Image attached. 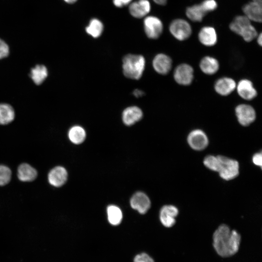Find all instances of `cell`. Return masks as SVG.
I'll return each mask as SVG.
<instances>
[{"mask_svg":"<svg viewBox=\"0 0 262 262\" xmlns=\"http://www.w3.org/2000/svg\"><path fill=\"white\" fill-rule=\"evenodd\" d=\"M258 34L255 28L250 24L244 29L240 36L245 41L250 42L256 38Z\"/></svg>","mask_w":262,"mask_h":262,"instance_id":"28","label":"cell"},{"mask_svg":"<svg viewBox=\"0 0 262 262\" xmlns=\"http://www.w3.org/2000/svg\"><path fill=\"white\" fill-rule=\"evenodd\" d=\"M156 4L164 5L167 3V0H153Z\"/></svg>","mask_w":262,"mask_h":262,"instance_id":"38","label":"cell"},{"mask_svg":"<svg viewBox=\"0 0 262 262\" xmlns=\"http://www.w3.org/2000/svg\"><path fill=\"white\" fill-rule=\"evenodd\" d=\"M236 83L231 77L222 76L215 81L213 90L220 96L228 97L235 91Z\"/></svg>","mask_w":262,"mask_h":262,"instance_id":"9","label":"cell"},{"mask_svg":"<svg viewBox=\"0 0 262 262\" xmlns=\"http://www.w3.org/2000/svg\"><path fill=\"white\" fill-rule=\"evenodd\" d=\"M187 142L193 149L200 151L208 146L209 140L205 131L199 128L192 130L187 136Z\"/></svg>","mask_w":262,"mask_h":262,"instance_id":"8","label":"cell"},{"mask_svg":"<svg viewBox=\"0 0 262 262\" xmlns=\"http://www.w3.org/2000/svg\"><path fill=\"white\" fill-rule=\"evenodd\" d=\"M203 164L210 170L218 172L219 163L217 156H207L204 159Z\"/></svg>","mask_w":262,"mask_h":262,"instance_id":"29","label":"cell"},{"mask_svg":"<svg viewBox=\"0 0 262 262\" xmlns=\"http://www.w3.org/2000/svg\"><path fill=\"white\" fill-rule=\"evenodd\" d=\"M173 78L178 85L188 86L192 84L195 78L194 68L188 63H180L174 68Z\"/></svg>","mask_w":262,"mask_h":262,"instance_id":"4","label":"cell"},{"mask_svg":"<svg viewBox=\"0 0 262 262\" xmlns=\"http://www.w3.org/2000/svg\"><path fill=\"white\" fill-rule=\"evenodd\" d=\"M103 30L102 23L97 18L90 20L89 25L86 27V32L94 38L98 37Z\"/></svg>","mask_w":262,"mask_h":262,"instance_id":"26","label":"cell"},{"mask_svg":"<svg viewBox=\"0 0 262 262\" xmlns=\"http://www.w3.org/2000/svg\"><path fill=\"white\" fill-rule=\"evenodd\" d=\"M173 60L168 55L160 53L156 54L152 60L154 70L162 75L168 74L172 69Z\"/></svg>","mask_w":262,"mask_h":262,"instance_id":"11","label":"cell"},{"mask_svg":"<svg viewBox=\"0 0 262 262\" xmlns=\"http://www.w3.org/2000/svg\"><path fill=\"white\" fill-rule=\"evenodd\" d=\"M37 176L36 169L28 164H22L18 167L17 177L21 181H32L36 179Z\"/></svg>","mask_w":262,"mask_h":262,"instance_id":"20","label":"cell"},{"mask_svg":"<svg viewBox=\"0 0 262 262\" xmlns=\"http://www.w3.org/2000/svg\"><path fill=\"white\" fill-rule=\"evenodd\" d=\"M108 219L109 223L114 226L119 225L122 219V213L121 210L115 205H110L107 210Z\"/></svg>","mask_w":262,"mask_h":262,"instance_id":"27","label":"cell"},{"mask_svg":"<svg viewBox=\"0 0 262 262\" xmlns=\"http://www.w3.org/2000/svg\"><path fill=\"white\" fill-rule=\"evenodd\" d=\"M144 28L147 36L150 39H158L163 31L162 21L155 16H147L144 20Z\"/></svg>","mask_w":262,"mask_h":262,"instance_id":"10","label":"cell"},{"mask_svg":"<svg viewBox=\"0 0 262 262\" xmlns=\"http://www.w3.org/2000/svg\"><path fill=\"white\" fill-rule=\"evenodd\" d=\"M213 246L217 253L222 257L234 255L239 250L241 236L235 230L226 225H221L214 232Z\"/></svg>","mask_w":262,"mask_h":262,"instance_id":"1","label":"cell"},{"mask_svg":"<svg viewBox=\"0 0 262 262\" xmlns=\"http://www.w3.org/2000/svg\"><path fill=\"white\" fill-rule=\"evenodd\" d=\"M133 262H154V261L148 254L142 252L135 256Z\"/></svg>","mask_w":262,"mask_h":262,"instance_id":"32","label":"cell"},{"mask_svg":"<svg viewBox=\"0 0 262 262\" xmlns=\"http://www.w3.org/2000/svg\"><path fill=\"white\" fill-rule=\"evenodd\" d=\"M251 24L250 20L245 15L237 16L230 22L229 28L230 30L240 35L244 29Z\"/></svg>","mask_w":262,"mask_h":262,"instance_id":"21","label":"cell"},{"mask_svg":"<svg viewBox=\"0 0 262 262\" xmlns=\"http://www.w3.org/2000/svg\"><path fill=\"white\" fill-rule=\"evenodd\" d=\"M185 13L187 17L194 22H201L206 14L200 4L187 7Z\"/></svg>","mask_w":262,"mask_h":262,"instance_id":"22","label":"cell"},{"mask_svg":"<svg viewBox=\"0 0 262 262\" xmlns=\"http://www.w3.org/2000/svg\"><path fill=\"white\" fill-rule=\"evenodd\" d=\"M219 169L218 172L220 177L226 180L235 178L239 173L238 162L227 157L218 155Z\"/></svg>","mask_w":262,"mask_h":262,"instance_id":"5","label":"cell"},{"mask_svg":"<svg viewBox=\"0 0 262 262\" xmlns=\"http://www.w3.org/2000/svg\"><path fill=\"white\" fill-rule=\"evenodd\" d=\"M9 53V49L7 44L0 39V59L7 57Z\"/></svg>","mask_w":262,"mask_h":262,"instance_id":"33","label":"cell"},{"mask_svg":"<svg viewBox=\"0 0 262 262\" xmlns=\"http://www.w3.org/2000/svg\"><path fill=\"white\" fill-rule=\"evenodd\" d=\"M150 8V4L148 0H138L131 3L129 10L132 16L142 18L148 14Z\"/></svg>","mask_w":262,"mask_h":262,"instance_id":"18","label":"cell"},{"mask_svg":"<svg viewBox=\"0 0 262 262\" xmlns=\"http://www.w3.org/2000/svg\"><path fill=\"white\" fill-rule=\"evenodd\" d=\"M47 68L43 65H36L31 70L30 77L36 85L41 84L48 76Z\"/></svg>","mask_w":262,"mask_h":262,"instance_id":"23","label":"cell"},{"mask_svg":"<svg viewBox=\"0 0 262 262\" xmlns=\"http://www.w3.org/2000/svg\"><path fill=\"white\" fill-rule=\"evenodd\" d=\"M169 30L173 36L180 41L188 39L192 33L190 24L188 21L181 18L172 20L169 24Z\"/></svg>","mask_w":262,"mask_h":262,"instance_id":"6","label":"cell"},{"mask_svg":"<svg viewBox=\"0 0 262 262\" xmlns=\"http://www.w3.org/2000/svg\"><path fill=\"white\" fill-rule=\"evenodd\" d=\"M200 4L206 13L214 11L217 7L215 0H204Z\"/></svg>","mask_w":262,"mask_h":262,"instance_id":"31","label":"cell"},{"mask_svg":"<svg viewBox=\"0 0 262 262\" xmlns=\"http://www.w3.org/2000/svg\"><path fill=\"white\" fill-rule=\"evenodd\" d=\"M179 213L178 208L171 205L162 208L160 213V219L163 226L166 228L172 227L176 222V217Z\"/></svg>","mask_w":262,"mask_h":262,"instance_id":"14","label":"cell"},{"mask_svg":"<svg viewBox=\"0 0 262 262\" xmlns=\"http://www.w3.org/2000/svg\"><path fill=\"white\" fill-rule=\"evenodd\" d=\"M131 208L140 213H145L150 207V201L145 193L138 192L134 194L130 200Z\"/></svg>","mask_w":262,"mask_h":262,"instance_id":"15","label":"cell"},{"mask_svg":"<svg viewBox=\"0 0 262 262\" xmlns=\"http://www.w3.org/2000/svg\"><path fill=\"white\" fill-rule=\"evenodd\" d=\"M146 61L141 55L129 54L123 59V72L128 78L138 80L142 77L145 70Z\"/></svg>","mask_w":262,"mask_h":262,"instance_id":"2","label":"cell"},{"mask_svg":"<svg viewBox=\"0 0 262 262\" xmlns=\"http://www.w3.org/2000/svg\"><path fill=\"white\" fill-rule=\"evenodd\" d=\"M77 0H64L65 1L68 3H73L75 2Z\"/></svg>","mask_w":262,"mask_h":262,"instance_id":"39","label":"cell"},{"mask_svg":"<svg viewBox=\"0 0 262 262\" xmlns=\"http://www.w3.org/2000/svg\"><path fill=\"white\" fill-rule=\"evenodd\" d=\"M257 43L261 47L262 46V34L260 33L257 36Z\"/></svg>","mask_w":262,"mask_h":262,"instance_id":"37","label":"cell"},{"mask_svg":"<svg viewBox=\"0 0 262 262\" xmlns=\"http://www.w3.org/2000/svg\"><path fill=\"white\" fill-rule=\"evenodd\" d=\"M67 179V172L62 166H56L51 169L48 175L49 183L55 187L63 185Z\"/></svg>","mask_w":262,"mask_h":262,"instance_id":"17","label":"cell"},{"mask_svg":"<svg viewBox=\"0 0 262 262\" xmlns=\"http://www.w3.org/2000/svg\"><path fill=\"white\" fill-rule=\"evenodd\" d=\"M199 69L205 75L213 76L220 70V64L218 60L212 56H203L199 62Z\"/></svg>","mask_w":262,"mask_h":262,"instance_id":"13","label":"cell"},{"mask_svg":"<svg viewBox=\"0 0 262 262\" xmlns=\"http://www.w3.org/2000/svg\"><path fill=\"white\" fill-rule=\"evenodd\" d=\"M133 94L135 97L139 98L143 96L144 94V92L142 90L139 89H135L133 91Z\"/></svg>","mask_w":262,"mask_h":262,"instance_id":"36","label":"cell"},{"mask_svg":"<svg viewBox=\"0 0 262 262\" xmlns=\"http://www.w3.org/2000/svg\"><path fill=\"white\" fill-rule=\"evenodd\" d=\"M132 0H113L114 4L117 7H122L129 4Z\"/></svg>","mask_w":262,"mask_h":262,"instance_id":"35","label":"cell"},{"mask_svg":"<svg viewBox=\"0 0 262 262\" xmlns=\"http://www.w3.org/2000/svg\"><path fill=\"white\" fill-rule=\"evenodd\" d=\"M68 135L71 142L75 144H80L85 140L86 132L82 127L75 126L70 128Z\"/></svg>","mask_w":262,"mask_h":262,"instance_id":"25","label":"cell"},{"mask_svg":"<svg viewBox=\"0 0 262 262\" xmlns=\"http://www.w3.org/2000/svg\"><path fill=\"white\" fill-rule=\"evenodd\" d=\"M235 91L241 98L246 101L254 100L258 94L253 82L248 78H242L237 82Z\"/></svg>","mask_w":262,"mask_h":262,"instance_id":"7","label":"cell"},{"mask_svg":"<svg viewBox=\"0 0 262 262\" xmlns=\"http://www.w3.org/2000/svg\"><path fill=\"white\" fill-rule=\"evenodd\" d=\"M252 162L255 165L262 167V154L261 152L254 154L252 157Z\"/></svg>","mask_w":262,"mask_h":262,"instance_id":"34","label":"cell"},{"mask_svg":"<svg viewBox=\"0 0 262 262\" xmlns=\"http://www.w3.org/2000/svg\"><path fill=\"white\" fill-rule=\"evenodd\" d=\"M12 172L9 167L3 165H0V186H3L9 182Z\"/></svg>","mask_w":262,"mask_h":262,"instance_id":"30","label":"cell"},{"mask_svg":"<svg viewBox=\"0 0 262 262\" xmlns=\"http://www.w3.org/2000/svg\"><path fill=\"white\" fill-rule=\"evenodd\" d=\"M199 42L203 46L211 47L217 42V34L215 29L211 26L202 27L198 34Z\"/></svg>","mask_w":262,"mask_h":262,"instance_id":"16","label":"cell"},{"mask_svg":"<svg viewBox=\"0 0 262 262\" xmlns=\"http://www.w3.org/2000/svg\"><path fill=\"white\" fill-rule=\"evenodd\" d=\"M234 114L238 124L247 127L253 124L257 118V112L251 104L243 102L238 104L234 108Z\"/></svg>","mask_w":262,"mask_h":262,"instance_id":"3","label":"cell"},{"mask_svg":"<svg viewBox=\"0 0 262 262\" xmlns=\"http://www.w3.org/2000/svg\"><path fill=\"white\" fill-rule=\"evenodd\" d=\"M15 117L12 107L8 104H0V124L5 125L12 122Z\"/></svg>","mask_w":262,"mask_h":262,"instance_id":"24","label":"cell"},{"mask_svg":"<svg viewBox=\"0 0 262 262\" xmlns=\"http://www.w3.org/2000/svg\"><path fill=\"white\" fill-rule=\"evenodd\" d=\"M143 117V112L137 106H131L126 108L122 113V120L127 126H131L139 121Z\"/></svg>","mask_w":262,"mask_h":262,"instance_id":"19","label":"cell"},{"mask_svg":"<svg viewBox=\"0 0 262 262\" xmlns=\"http://www.w3.org/2000/svg\"><path fill=\"white\" fill-rule=\"evenodd\" d=\"M243 11L250 21L261 22L262 20V0H252L244 5Z\"/></svg>","mask_w":262,"mask_h":262,"instance_id":"12","label":"cell"}]
</instances>
